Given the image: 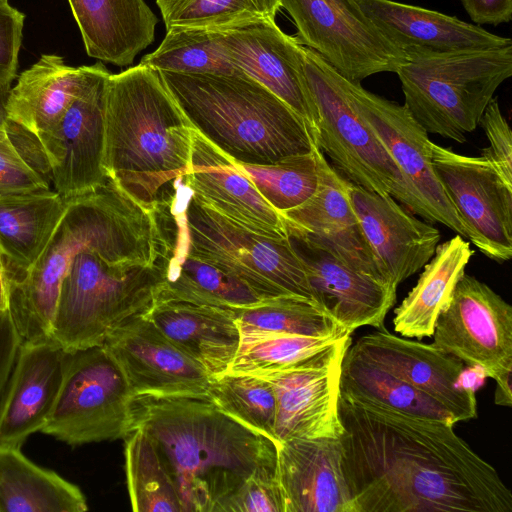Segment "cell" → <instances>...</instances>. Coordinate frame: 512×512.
Returning <instances> with one entry per match:
<instances>
[{"label":"cell","instance_id":"cell-8","mask_svg":"<svg viewBox=\"0 0 512 512\" xmlns=\"http://www.w3.org/2000/svg\"><path fill=\"white\" fill-rule=\"evenodd\" d=\"M112 180L67 201L45 250L10 288L9 311L21 343L51 339L60 287L74 257L109 223L126 197Z\"/></svg>","mask_w":512,"mask_h":512},{"label":"cell","instance_id":"cell-23","mask_svg":"<svg viewBox=\"0 0 512 512\" xmlns=\"http://www.w3.org/2000/svg\"><path fill=\"white\" fill-rule=\"evenodd\" d=\"M182 182L198 201L242 226L267 236L287 237L281 214L261 196L234 160L196 130Z\"/></svg>","mask_w":512,"mask_h":512},{"label":"cell","instance_id":"cell-3","mask_svg":"<svg viewBox=\"0 0 512 512\" xmlns=\"http://www.w3.org/2000/svg\"><path fill=\"white\" fill-rule=\"evenodd\" d=\"M194 131L158 71L139 63L108 76L103 168L141 205L173 194L188 171Z\"/></svg>","mask_w":512,"mask_h":512},{"label":"cell","instance_id":"cell-19","mask_svg":"<svg viewBox=\"0 0 512 512\" xmlns=\"http://www.w3.org/2000/svg\"><path fill=\"white\" fill-rule=\"evenodd\" d=\"M351 349L443 405L456 422L477 416L475 391L463 383L464 363L433 343L396 336L383 327Z\"/></svg>","mask_w":512,"mask_h":512},{"label":"cell","instance_id":"cell-43","mask_svg":"<svg viewBox=\"0 0 512 512\" xmlns=\"http://www.w3.org/2000/svg\"><path fill=\"white\" fill-rule=\"evenodd\" d=\"M25 15L0 1V89L10 91L16 77Z\"/></svg>","mask_w":512,"mask_h":512},{"label":"cell","instance_id":"cell-6","mask_svg":"<svg viewBox=\"0 0 512 512\" xmlns=\"http://www.w3.org/2000/svg\"><path fill=\"white\" fill-rule=\"evenodd\" d=\"M305 74L317 111L316 143L350 183L416 206L395 162L352 104L344 77L304 46Z\"/></svg>","mask_w":512,"mask_h":512},{"label":"cell","instance_id":"cell-33","mask_svg":"<svg viewBox=\"0 0 512 512\" xmlns=\"http://www.w3.org/2000/svg\"><path fill=\"white\" fill-rule=\"evenodd\" d=\"M140 64L158 72L180 74H246L226 54L219 29L172 27L158 48Z\"/></svg>","mask_w":512,"mask_h":512},{"label":"cell","instance_id":"cell-12","mask_svg":"<svg viewBox=\"0 0 512 512\" xmlns=\"http://www.w3.org/2000/svg\"><path fill=\"white\" fill-rule=\"evenodd\" d=\"M435 174L473 245L498 262L512 257V185L484 154L461 155L431 142Z\"/></svg>","mask_w":512,"mask_h":512},{"label":"cell","instance_id":"cell-49","mask_svg":"<svg viewBox=\"0 0 512 512\" xmlns=\"http://www.w3.org/2000/svg\"><path fill=\"white\" fill-rule=\"evenodd\" d=\"M0 1H7V0H0Z\"/></svg>","mask_w":512,"mask_h":512},{"label":"cell","instance_id":"cell-13","mask_svg":"<svg viewBox=\"0 0 512 512\" xmlns=\"http://www.w3.org/2000/svg\"><path fill=\"white\" fill-rule=\"evenodd\" d=\"M351 334L346 333L286 369L258 376L271 384L275 394L278 443L341 438L340 375L343 358L352 344Z\"/></svg>","mask_w":512,"mask_h":512},{"label":"cell","instance_id":"cell-38","mask_svg":"<svg viewBox=\"0 0 512 512\" xmlns=\"http://www.w3.org/2000/svg\"><path fill=\"white\" fill-rule=\"evenodd\" d=\"M346 333L349 332L328 337L272 333L240 338L237 354L227 372L262 376L281 371Z\"/></svg>","mask_w":512,"mask_h":512},{"label":"cell","instance_id":"cell-16","mask_svg":"<svg viewBox=\"0 0 512 512\" xmlns=\"http://www.w3.org/2000/svg\"><path fill=\"white\" fill-rule=\"evenodd\" d=\"M218 29L230 60L297 113L316 139L317 111L305 74L304 46L270 19Z\"/></svg>","mask_w":512,"mask_h":512},{"label":"cell","instance_id":"cell-27","mask_svg":"<svg viewBox=\"0 0 512 512\" xmlns=\"http://www.w3.org/2000/svg\"><path fill=\"white\" fill-rule=\"evenodd\" d=\"M144 316L211 378L226 373L240 344L232 308L155 300Z\"/></svg>","mask_w":512,"mask_h":512},{"label":"cell","instance_id":"cell-30","mask_svg":"<svg viewBox=\"0 0 512 512\" xmlns=\"http://www.w3.org/2000/svg\"><path fill=\"white\" fill-rule=\"evenodd\" d=\"M473 254L470 243L458 234L438 244L416 285L394 311L395 332L419 340L432 336L436 319Z\"/></svg>","mask_w":512,"mask_h":512},{"label":"cell","instance_id":"cell-22","mask_svg":"<svg viewBox=\"0 0 512 512\" xmlns=\"http://www.w3.org/2000/svg\"><path fill=\"white\" fill-rule=\"evenodd\" d=\"M69 351L53 339L20 344L0 394V444L21 447L41 432L58 396Z\"/></svg>","mask_w":512,"mask_h":512},{"label":"cell","instance_id":"cell-32","mask_svg":"<svg viewBox=\"0 0 512 512\" xmlns=\"http://www.w3.org/2000/svg\"><path fill=\"white\" fill-rule=\"evenodd\" d=\"M339 395L453 425L457 423L435 399L357 354L351 347L342 361Z\"/></svg>","mask_w":512,"mask_h":512},{"label":"cell","instance_id":"cell-18","mask_svg":"<svg viewBox=\"0 0 512 512\" xmlns=\"http://www.w3.org/2000/svg\"><path fill=\"white\" fill-rule=\"evenodd\" d=\"M134 396L207 395L211 377L144 315L116 327L103 343Z\"/></svg>","mask_w":512,"mask_h":512},{"label":"cell","instance_id":"cell-9","mask_svg":"<svg viewBox=\"0 0 512 512\" xmlns=\"http://www.w3.org/2000/svg\"><path fill=\"white\" fill-rule=\"evenodd\" d=\"M133 393L104 345L70 350L63 381L41 433L70 446L124 439Z\"/></svg>","mask_w":512,"mask_h":512},{"label":"cell","instance_id":"cell-41","mask_svg":"<svg viewBox=\"0 0 512 512\" xmlns=\"http://www.w3.org/2000/svg\"><path fill=\"white\" fill-rule=\"evenodd\" d=\"M220 512H284L276 473L250 477L224 502Z\"/></svg>","mask_w":512,"mask_h":512},{"label":"cell","instance_id":"cell-24","mask_svg":"<svg viewBox=\"0 0 512 512\" xmlns=\"http://www.w3.org/2000/svg\"><path fill=\"white\" fill-rule=\"evenodd\" d=\"M276 476L284 512H353L341 438L279 443Z\"/></svg>","mask_w":512,"mask_h":512},{"label":"cell","instance_id":"cell-21","mask_svg":"<svg viewBox=\"0 0 512 512\" xmlns=\"http://www.w3.org/2000/svg\"><path fill=\"white\" fill-rule=\"evenodd\" d=\"M348 196L365 239L386 280L398 287L433 257L441 233L382 195L348 183Z\"/></svg>","mask_w":512,"mask_h":512},{"label":"cell","instance_id":"cell-20","mask_svg":"<svg viewBox=\"0 0 512 512\" xmlns=\"http://www.w3.org/2000/svg\"><path fill=\"white\" fill-rule=\"evenodd\" d=\"M382 36L406 61L512 45L479 25L393 0H355Z\"/></svg>","mask_w":512,"mask_h":512},{"label":"cell","instance_id":"cell-28","mask_svg":"<svg viewBox=\"0 0 512 512\" xmlns=\"http://www.w3.org/2000/svg\"><path fill=\"white\" fill-rule=\"evenodd\" d=\"M88 56L127 66L154 41L158 18L144 0H68Z\"/></svg>","mask_w":512,"mask_h":512},{"label":"cell","instance_id":"cell-2","mask_svg":"<svg viewBox=\"0 0 512 512\" xmlns=\"http://www.w3.org/2000/svg\"><path fill=\"white\" fill-rule=\"evenodd\" d=\"M132 416L133 428L152 441L183 512H220L250 477L276 473L278 444L222 412L208 395H137Z\"/></svg>","mask_w":512,"mask_h":512},{"label":"cell","instance_id":"cell-34","mask_svg":"<svg viewBox=\"0 0 512 512\" xmlns=\"http://www.w3.org/2000/svg\"><path fill=\"white\" fill-rule=\"evenodd\" d=\"M232 310L240 338L272 333L328 337L350 332L315 302L299 296L264 299Z\"/></svg>","mask_w":512,"mask_h":512},{"label":"cell","instance_id":"cell-15","mask_svg":"<svg viewBox=\"0 0 512 512\" xmlns=\"http://www.w3.org/2000/svg\"><path fill=\"white\" fill-rule=\"evenodd\" d=\"M111 73L100 62L42 150L54 190L66 201L107 181L103 168L104 96Z\"/></svg>","mask_w":512,"mask_h":512},{"label":"cell","instance_id":"cell-46","mask_svg":"<svg viewBox=\"0 0 512 512\" xmlns=\"http://www.w3.org/2000/svg\"><path fill=\"white\" fill-rule=\"evenodd\" d=\"M511 373L512 368H508L494 379L496 382L494 403L496 405L504 407L512 406Z\"/></svg>","mask_w":512,"mask_h":512},{"label":"cell","instance_id":"cell-29","mask_svg":"<svg viewBox=\"0 0 512 512\" xmlns=\"http://www.w3.org/2000/svg\"><path fill=\"white\" fill-rule=\"evenodd\" d=\"M54 189L0 195V250L10 288L45 250L66 209Z\"/></svg>","mask_w":512,"mask_h":512},{"label":"cell","instance_id":"cell-44","mask_svg":"<svg viewBox=\"0 0 512 512\" xmlns=\"http://www.w3.org/2000/svg\"><path fill=\"white\" fill-rule=\"evenodd\" d=\"M472 21L482 24L499 25L512 18V0H461Z\"/></svg>","mask_w":512,"mask_h":512},{"label":"cell","instance_id":"cell-26","mask_svg":"<svg viewBox=\"0 0 512 512\" xmlns=\"http://www.w3.org/2000/svg\"><path fill=\"white\" fill-rule=\"evenodd\" d=\"M96 67L97 63L72 67L61 56L43 54L10 89L6 101L9 122L37 140L42 149Z\"/></svg>","mask_w":512,"mask_h":512},{"label":"cell","instance_id":"cell-36","mask_svg":"<svg viewBox=\"0 0 512 512\" xmlns=\"http://www.w3.org/2000/svg\"><path fill=\"white\" fill-rule=\"evenodd\" d=\"M321 155V150L316 146L307 154L271 164L235 162L261 196L282 214L300 206L317 191L321 179Z\"/></svg>","mask_w":512,"mask_h":512},{"label":"cell","instance_id":"cell-47","mask_svg":"<svg viewBox=\"0 0 512 512\" xmlns=\"http://www.w3.org/2000/svg\"><path fill=\"white\" fill-rule=\"evenodd\" d=\"M10 281L5 258L0 250V315L9 312Z\"/></svg>","mask_w":512,"mask_h":512},{"label":"cell","instance_id":"cell-14","mask_svg":"<svg viewBox=\"0 0 512 512\" xmlns=\"http://www.w3.org/2000/svg\"><path fill=\"white\" fill-rule=\"evenodd\" d=\"M432 336L436 347L486 377L512 368V307L474 276L459 279Z\"/></svg>","mask_w":512,"mask_h":512},{"label":"cell","instance_id":"cell-17","mask_svg":"<svg viewBox=\"0 0 512 512\" xmlns=\"http://www.w3.org/2000/svg\"><path fill=\"white\" fill-rule=\"evenodd\" d=\"M288 240L300 258L314 302L344 329L383 327L396 302V287L359 271L328 248L290 229Z\"/></svg>","mask_w":512,"mask_h":512},{"label":"cell","instance_id":"cell-40","mask_svg":"<svg viewBox=\"0 0 512 512\" xmlns=\"http://www.w3.org/2000/svg\"><path fill=\"white\" fill-rule=\"evenodd\" d=\"M50 184L39 143L11 124L10 138L0 141V195L50 189Z\"/></svg>","mask_w":512,"mask_h":512},{"label":"cell","instance_id":"cell-37","mask_svg":"<svg viewBox=\"0 0 512 512\" xmlns=\"http://www.w3.org/2000/svg\"><path fill=\"white\" fill-rule=\"evenodd\" d=\"M207 395L222 412L279 445L275 433L276 398L267 380L226 372L211 378Z\"/></svg>","mask_w":512,"mask_h":512},{"label":"cell","instance_id":"cell-1","mask_svg":"<svg viewBox=\"0 0 512 512\" xmlns=\"http://www.w3.org/2000/svg\"><path fill=\"white\" fill-rule=\"evenodd\" d=\"M353 512H512L496 469L447 421L339 395Z\"/></svg>","mask_w":512,"mask_h":512},{"label":"cell","instance_id":"cell-45","mask_svg":"<svg viewBox=\"0 0 512 512\" xmlns=\"http://www.w3.org/2000/svg\"><path fill=\"white\" fill-rule=\"evenodd\" d=\"M21 339L10 311L0 315V394L14 365Z\"/></svg>","mask_w":512,"mask_h":512},{"label":"cell","instance_id":"cell-39","mask_svg":"<svg viewBox=\"0 0 512 512\" xmlns=\"http://www.w3.org/2000/svg\"><path fill=\"white\" fill-rule=\"evenodd\" d=\"M166 30L172 27L223 28L233 24L270 19L281 8L280 0H156Z\"/></svg>","mask_w":512,"mask_h":512},{"label":"cell","instance_id":"cell-5","mask_svg":"<svg viewBox=\"0 0 512 512\" xmlns=\"http://www.w3.org/2000/svg\"><path fill=\"white\" fill-rule=\"evenodd\" d=\"M395 73L415 121L427 133L464 143L512 75V45L406 61Z\"/></svg>","mask_w":512,"mask_h":512},{"label":"cell","instance_id":"cell-42","mask_svg":"<svg viewBox=\"0 0 512 512\" xmlns=\"http://www.w3.org/2000/svg\"><path fill=\"white\" fill-rule=\"evenodd\" d=\"M479 125L489 141V146L480 153L486 155L503 179L512 185V132L503 116L497 98L487 104Z\"/></svg>","mask_w":512,"mask_h":512},{"label":"cell","instance_id":"cell-31","mask_svg":"<svg viewBox=\"0 0 512 512\" xmlns=\"http://www.w3.org/2000/svg\"><path fill=\"white\" fill-rule=\"evenodd\" d=\"M81 489L21 451L0 444V512H84Z\"/></svg>","mask_w":512,"mask_h":512},{"label":"cell","instance_id":"cell-35","mask_svg":"<svg viewBox=\"0 0 512 512\" xmlns=\"http://www.w3.org/2000/svg\"><path fill=\"white\" fill-rule=\"evenodd\" d=\"M123 440L127 489L132 510L183 512L174 483L148 435L136 427Z\"/></svg>","mask_w":512,"mask_h":512},{"label":"cell","instance_id":"cell-11","mask_svg":"<svg viewBox=\"0 0 512 512\" xmlns=\"http://www.w3.org/2000/svg\"><path fill=\"white\" fill-rule=\"evenodd\" d=\"M344 86L355 109L400 170L415 203L416 214L470 240V232L435 174L431 161L432 141L426 130L404 105L366 90L360 82L344 78Z\"/></svg>","mask_w":512,"mask_h":512},{"label":"cell","instance_id":"cell-25","mask_svg":"<svg viewBox=\"0 0 512 512\" xmlns=\"http://www.w3.org/2000/svg\"><path fill=\"white\" fill-rule=\"evenodd\" d=\"M320 165L317 191L300 206L281 214L285 229L300 233L328 248L353 268L390 284L365 239L350 202L349 181L328 164L323 153Z\"/></svg>","mask_w":512,"mask_h":512},{"label":"cell","instance_id":"cell-48","mask_svg":"<svg viewBox=\"0 0 512 512\" xmlns=\"http://www.w3.org/2000/svg\"><path fill=\"white\" fill-rule=\"evenodd\" d=\"M9 91L0 89V141L10 138L11 124L6 111V101Z\"/></svg>","mask_w":512,"mask_h":512},{"label":"cell","instance_id":"cell-10","mask_svg":"<svg viewBox=\"0 0 512 512\" xmlns=\"http://www.w3.org/2000/svg\"><path fill=\"white\" fill-rule=\"evenodd\" d=\"M297 28L296 40L349 81L396 72L406 62L355 0H280Z\"/></svg>","mask_w":512,"mask_h":512},{"label":"cell","instance_id":"cell-4","mask_svg":"<svg viewBox=\"0 0 512 512\" xmlns=\"http://www.w3.org/2000/svg\"><path fill=\"white\" fill-rule=\"evenodd\" d=\"M159 73L194 129L236 162L271 164L317 146L306 122L247 74Z\"/></svg>","mask_w":512,"mask_h":512},{"label":"cell","instance_id":"cell-7","mask_svg":"<svg viewBox=\"0 0 512 512\" xmlns=\"http://www.w3.org/2000/svg\"><path fill=\"white\" fill-rule=\"evenodd\" d=\"M184 184L188 252L246 283L262 299L293 295L314 302L304 266L288 237L252 231L198 201Z\"/></svg>","mask_w":512,"mask_h":512}]
</instances>
